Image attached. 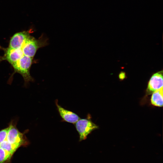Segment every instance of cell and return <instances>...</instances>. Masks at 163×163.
<instances>
[{"instance_id":"cell-1","label":"cell","mask_w":163,"mask_h":163,"mask_svg":"<svg viewBox=\"0 0 163 163\" xmlns=\"http://www.w3.org/2000/svg\"><path fill=\"white\" fill-rule=\"evenodd\" d=\"M48 44V39L42 35L38 39L31 36L23 45L21 50L24 55L33 58L39 49L47 46Z\"/></svg>"},{"instance_id":"cell-2","label":"cell","mask_w":163,"mask_h":163,"mask_svg":"<svg viewBox=\"0 0 163 163\" xmlns=\"http://www.w3.org/2000/svg\"><path fill=\"white\" fill-rule=\"evenodd\" d=\"M33 58L24 55L12 66L14 73H18L23 77L25 83L34 80L30 74L31 66L33 63Z\"/></svg>"},{"instance_id":"cell-3","label":"cell","mask_w":163,"mask_h":163,"mask_svg":"<svg viewBox=\"0 0 163 163\" xmlns=\"http://www.w3.org/2000/svg\"><path fill=\"white\" fill-rule=\"evenodd\" d=\"M75 126L79 135V141L85 140L88 135L98 128L89 116L86 118L79 119L75 123Z\"/></svg>"},{"instance_id":"cell-4","label":"cell","mask_w":163,"mask_h":163,"mask_svg":"<svg viewBox=\"0 0 163 163\" xmlns=\"http://www.w3.org/2000/svg\"><path fill=\"white\" fill-rule=\"evenodd\" d=\"M6 140L10 143L18 148L27 143L24 134L21 133L12 123H11L9 126Z\"/></svg>"},{"instance_id":"cell-5","label":"cell","mask_w":163,"mask_h":163,"mask_svg":"<svg viewBox=\"0 0 163 163\" xmlns=\"http://www.w3.org/2000/svg\"><path fill=\"white\" fill-rule=\"evenodd\" d=\"M31 36L30 31H28L17 33L11 37L8 47L15 49H21L23 45Z\"/></svg>"},{"instance_id":"cell-6","label":"cell","mask_w":163,"mask_h":163,"mask_svg":"<svg viewBox=\"0 0 163 163\" xmlns=\"http://www.w3.org/2000/svg\"><path fill=\"white\" fill-rule=\"evenodd\" d=\"M0 48L4 51V55L0 56V62L6 60L12 66L24 55L21 49H15L9 47Z\"/></svg>"},{"instance_id":"cell-7","label":"cell","mask_w":163,"mask_h":163,"mask_svg":"<svg viewBox=\"0 0 163 163\" xmlns=\"http://www.w3.org/2000/svg\"><path fill=\"white\" fill-rule=\"evenodd\" d=\"M163 87L162 72H159L154 74L148 83L147 93L148 94Z\"/></svg>"},{"instance_id":"cell-8","label":"cell","mask_w":163,"mask_h":163,"mask_svg":"<svg viewBox=\"0 0 163 163\" xmlns=\"http://www.w3.org/2000/svg\"><path fill=\"white\" fill-rule=\"evenodd\" d=\"M58 101L57 100L55 101L56 105L59 113L63 121L74 124L80 119L77 114L64 108L58 104Z\"/></svg>"},{"instance_id":"cell-9","label":"cell","mask_w":163,"mask_h":163,"mask_svg":"<svg viewBox=\"0 0 163 163\" xmlns=\"http://www.w3.org/2000/svg\"><path fill=\"white\" fill-rule=\"evenodd\" d=\"M163 87L154 92L152 94L151 101V104L155 106H163Z\"/></svg>"},{"instance_id":"cell-10","label":"cell","mask_w":163,"mask_h":163,"mask_svg":"<svg viewBox=\"0 0 163 163\" xmlns=\"http://www.w3.org/2000/svg\"><path fill=\"white\" fill-rule=\"evenodd\" d=\"M0 147L12 155L18 148L9 142L6 139L0 143Z\"/></svg>"},{"instance_id":"cell-11","label":"cell","mask_w":163,"mask_h":163,"mask_svg":"<svg viewBox=\"0 0 163 163\" xmlns=\"http://www.w3.org/2000/svg\"><path fill=\"white\" fill-rule=\"evenodd\" d=\"M12 155L0 147V163H6L11 159Z\"/></svg>"},{"instance_id":"cell-12","label":"cell","mask_w":163,"mask_h":163,"mask_svg":"<svg viewBox=\"0 0 163 163\" xmlns=\"http://www.w3.org/2000/svg\"><path fill=\"white\" fill-rule=\"evenodd\" d=\"M9 126L0 131V143L6 139Z\"/></svg>"},{"instance_id":"cell-13","label":"cell","mask_w":163,"mask_h":163,"mask_svg":"<svg viewBox=\"0 0 163 163\" xmlns=\"http://www.w3.org/2000/svg\"><path fill=\"white\" fill-rule=\"evenodd\" d=\"M119 77L121 80L124 79L126 77L125 73L123 72H121L119 75Z\"/></svg>"}]
</instances>
